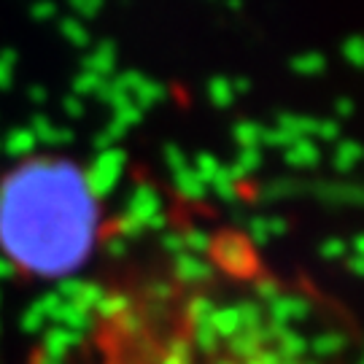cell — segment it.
<instances>
[{
    "label": "cell",
    "instance_id": "obj_1",
    "mask_svg": "<svg viewBox=\"0 0 364 364\" xmlns=\"http://www.w3.org/2000/svg\"><path fill=\"white\" fill-rule=\"evenodd\" d=\"M60 364H359L338 311L240 235H168L92 305Z\"/></svg>",
    "mask_w": 364,
    "mask_h": 364
},
{
    "label": "cell",
    "instance_id": "obj_2",
    "mask_svg": "<svg viewBox=\"0 0 364 364\" xmlns=\"http://www.w3.org/2000/svg\"><path fill=\"white\" fill-rule=\"evenodd\" d=\"M103 235V197L70 156L36 151L0 165V264L16 278H68Z\"/></svg>",
    "mask_w": 364,
    "mask_h": 364
}]
</instances>
